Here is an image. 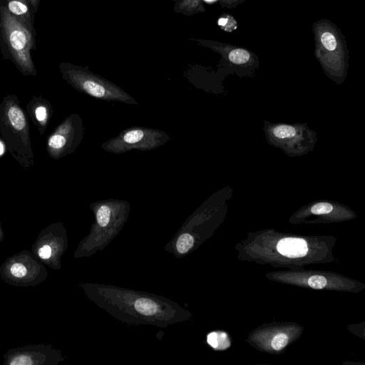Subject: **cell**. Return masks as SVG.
I'll use <instances>...</instances> for the list:
<instances>
[{"label":"cell","instance_id":"cell-1","mask_svg":"<svg viewBox=\"0 0 365 365\" xmlns=\"http://www.w3.org/2000/svg\"><path fill=\"white\" fill-rule=\"evenodd\" d=\"M36 34L0 5V50L26 74L36 73L31 52L36 48Z\"/></svg>","mask_w":365,"mask_h":365},{"label":"cell","instance_id":"cell-2","mask_svg":"<svg viewBox=\"0 0 365 365\" xmlns=\"http://www.w3.org/2000/svg\"><path fill=\"white\" fill-rule=\"evenodd\" d=\"M267 143L280 148L290 157H300L312 151L317 134L304 123H272L264 120Z\"/></svg>","mask_w":365,"mask_h":365},{"label":"cell","instance_id":"cell-3","mask_svg":"<svg viewBox=\"0 0 365 365\" xmlns=\"http://www.w3.org/2000/svg\"><path fill=\"white\" fill-rule=\"evenodd\" d=\"M336 29L327 21H318L313 26L316 56L324 71L341 73L347 58V50L343 36Z\"/></svg>","mask_w":365,"mask_h":365},{"label":"cell","instance_id":"cell-4","mask_svg":"<svg viewBox=\"0 0 365 365\" xmlns=\"http://www.w3.org/2000/svg\"><path fill=\"white\" fill-rule=\"evenodd\" d=\"M0 5L4 6L31 31L36 33L34 26L35 14L31 10L29 0H0Z\"/></svg>","mask_w":365,"mask_h":365},{"label":"cell","instance_id":"cell-5","mask_svg":"<svg viewBox=\"0 0 365 365\" xmlns=\"http://www.w3.org/2000/svg\"><path fill=\"white\" fill-rule=\"evenodd\" d=\"M277 249L281 255L291 258L304 257L308 251L307 242L304 239L294 237L281 240Z\"/></svg>","mask_w":365,"mask_h":365},{"label":"cell","instance_id":"cell-6","mask_svg":"<svg viewBox=\"0 0 365 365\" xmlns=\"http://www.w3.org/2000/svg\"><path fill=\"white\" fill-rule=\"evenodd\" d=\"M227 57L231 63L236 65H245L250 62L252 59L250 52L246 49L235 46H231Z\"/></svg>","mask_w":365,"mask_h":365},{"label":"cell","instance_id":"cell-7","mask_svg":"<svg viewBox=\"0 0 365 365\" xmlns=\"http://www.w3.org/2000/svg\"><path fill=\"white\" fill-rule=\"evenodd\" d=\"M8 117L11 125L17 130H22L26 125V120L21 110L17 106H11L8 110Z\"/></svg>","mask_w":365,"mask_h":365},{"label":"cell","instance_id":"cell-8","mask_svg":"<svg viewBox=\"0 0 365 365\" xmlns=\"http://www.w3.org/2000/svg\"><path fill=\"white\" fill-rule=\"evenodd\" d=\"M82 87L86 93L96 98H103L107 94L106 88L94 81L86 80L83 81Z\"/></svg>","mask_w":365,"mask_h":365},{"label":"cell","instance_id":"cell-9","mask_svg":"<svg viewBox=\"0 0 365 365\" xmlns=\"http://www.w3.org/2000/svg\"><path fill=\"white\" fill-rule=\"evenodd\" d=\"M135 309L144 315H152L157 312V304L151 299L140 298L135 302Z\"/></svg>","mask_w":365,"mask_h":365},{"label":"cell","instance_id":"cell-10","mask_svg":"<svg viewBox=\"0 0 365 365\" xmlns=\"http://www.w3.org/2000/svg\"><path fill=\"white\" fill-rule=\"evenodd\" d=\"M193 243V237L190 235L185 233L178 239L176 247L180 253H185L192 247Z\"/></svg>","mask_w":365,"mask_h":365},{"label":"cell","instance_id":"cell-11","mask_svg":"<svg viewBox=\"0 0 365 365\" xmlns=\"http://www.w3.org/2000/svg\"><path fill=\"white\" fill-rule=\"evenodd\" d=\"M218 26L227 32H232L235 30L237 27V23L235 18L229 14H225L218 19Z\"/></svg>","mask_w":365,"mask_h":365},{"label":"cell","instance_id":"cell-12","mask_svg":"<svg viewBox=\"0 0 365 365\" xmlns=\"http://www.w3.org/2000/svg\"><path fill=\"white\" fill-rule=\"evenodd\" d=\"M334 206L328 202H319L314 204L310 209V212L314 215H327L333 211Z\"/></svg>","mask_w":365,"mask_h":365},{"label":"cell","instance_id":"cell-13","mask_svg":"<svg viewBox=\"0 0 365 365\" xmlns=\"http://www.w3.org/2000/svg\"><path fill=\"white\" fill-rule=\"evenodd\" d=\"M144 134L141 130H131L125 133L123 140L128 144H134L140 142L143 138Z\"/></svg>","mask_w":365,"mask_h":365},{"label":"cell","instance_id":"cell-14","mask_svg":"<svg viewBox=\"0 0 365 365\" xmlns=\"http://www.w3.org/2000/svg\"><path fill=\"white\" fill-rule=\"evenodd\" d=\"M110 217V209L106 205H102L98 210L96 214L97 221L100 226H106Z\"/></svg>","mask_w":365,"mask_h":365},{"label":"cell","instance_id":"cell-15","mask_svg":"<svg viewBox=\"0 0 365 365\" xmlns=\"http://www.w3.org/2000/svg\"><path fill=\"white\" fill-rule=\"evenodd\" d=\"M66 142V140L63 135L56 133L50 137L48 145L54 150H58L65 145Z\"/></svg>","mask_w":365,"mask_h":365},{"label":"cell","instance_id":"cell-16","mask_svg":"<svg viewBox=\"0 0 365 365\" xmlns=\"http://www.w3.org/2000/svg\"><path fill=\"white\" fill-rule=\"evenodd\" d=\"M288 343V336L280 333L274 336L272 341V346L275 350H280L286 346Z\"/></svg>","mask_w":365,"mask_h":365},{"label":"cell","instance_id":"cell-17","mask_svg":"<svg viewBox=\"0 0 365 365\" xmlns=\"http://www.w3.org/2000/svg\"><path fill=\"white\" fill-rule=\"evenodd\" d=\"M308 284L313 289H321L327 284V279L321 275H313L308 279Z\"/></svg>","mask_w":365,"mask_h":365},{"label":"cell","instance_id":"cell-18","mask_svg":"<svg viewBox=\"0 0 365 365\" xmlns=\"http://www.w3.org/2000/svg\"><path fill=\"white\" fill-rule=\"evenodd\" d=\"M11 274L16 277H23L26 273V269L21 263H15L11 267Z\"/></svg>","mask_w":365,"mask_h":365},{"label":"cell","instance_id":"cell-19","mask_svg":"<svg viewBox=\"0 0 365 365\" xmlns=\"http://www.w3.org/2000/svg\"><path fill=\"white\" fill-rule=\"evenodd\" d=\"M10 364L11 365H30L33 364V361L28 356H19L14 359Z\"/></svg>","mask_w":365,"mask_h":365},{"label":"cell","instance_id":"cell-20","mask_svg":"<svg viewBox=\"0 0 365 365\" xmlns=\"http://www.w3.org/2000/svg\"><path fill=\"white\" fill-rule=\"evenodd\" d=\"M51 254V249L48 245H44L38 250V255L42 259H48Z\"/></svg>","mask_w":365,"mask_h":365},{"label":"cell","instance_id":"cell-21","mask_svg":"<svg viewBox=\"0 0 365 365\" xmlns=\"http://www.w3.org/2000/svg\"><path fill=\"white\" fill-rule=\"evenodd\" d=\"M36 117L38 121H43L46 118V109L43 106H38L36 109Z\"/></svg>","mask_w":365,"mask_h":365},{"label":"cell","instance_id":"cell-22","mask_svg":"<svg viewBox=\"0 0 365 365\" xmlns=\"http://www.w3.org/2000/svg\"><path fill=\"white\" fill-rule=\"evenodd\" d=\"M207 342L213 348H217L218 346L217 334L215 332L210 333L207 336Z\"/></svg>","mask_w":365,"mask_h":365},{"label":"cell","instance_id":"cell-23","mask_svg":"<svg viewBox=\"0 0 365 365\" xmlns=\"http://www.w3.org/2000/svg\"><path fill=\"white\" fill-rule=\"evenodd\" d=\"M41 0H29L31 10L34 14L38 11Z\"/></svg>","mask_w":365,"mask_h":365},{"label":"cell","instance_id":"cell-24","mask_svg":"<svg viewBox=\"0 0 365 365\" xmlns=\"http://www.w3.org/2000/svg\"><path fill=\"white\" fill-rule=\"evenodd\" d=\"M4 148L1 142H0V155L4 153Z\"/></svg>","mask_w":365,"mask_h":365},{"label":"cell","instance_id":"cell-25","mask_svg":"<svg viewBox=\"0 0 365 365\" xmlns=\"http://www.w3.org/2000/svg\"><path fill=\"white\" fill-rule=\"evenodd\" d=\"M204 1H206V2H213V1H215L216 0H204Z\"/></svg>","mask_w":365,"mask_h":365}]
</instances>
